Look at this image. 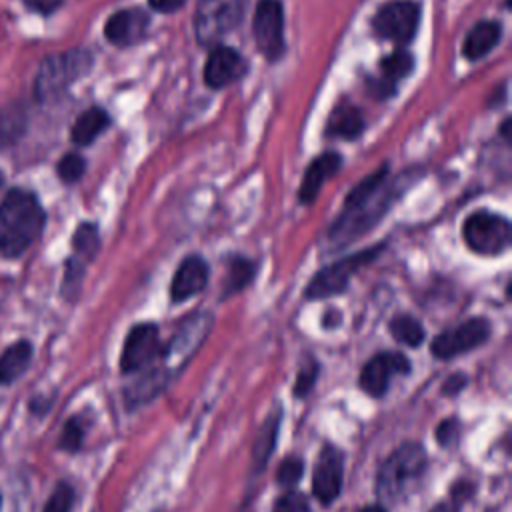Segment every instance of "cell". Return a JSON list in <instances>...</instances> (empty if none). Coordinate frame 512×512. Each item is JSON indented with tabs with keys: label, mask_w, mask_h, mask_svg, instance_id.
<instances>
[{
	"label": "cell",
	"mask_w": 512,
	"mask_h": 512,
	"mask_svg": "<svg viewBox=\"0 0 512 512\" xmlns=\"http://www.w3.org/2000/svg\"><path fill=\"white\" fill-rule=\"evenodd\" d=\"M462 238L472 252L480 256H496L510 246L512 226L502 214L478 210L466 218Z\"/></svg>",
	"instance_id": "6"
},
{
	"label": "cell",
	"mask_w": 512,
	"mask_h": 512,
	"mask_svg": "<svg viewBox=\"0 0 512 512\" xmlns=\"http://www.w3.org/2000/svg\"><path fill=\"white\" fill-rule=\"evenodd\" d=\"M64 0H24L26 8L32 10V12H38L42 16H48L52 14L54 10H58L62 6Z\"/></svg>",
	"instance_id": "36"
},
{
	"label": "cell",
	"mask_w": 512,
	"mask_h": 512,
	"mask_svg": "<svg viewBox=\"0 0 512 512\" xmlns=\"http://www.w3.org/2000/svg\"><path fill=\"white\" fill-rule=\"evenodd\" d=\"M428 512H458V504L454 502V500H450V502H438L432 510H428Z\"/></svg>",
	"instance_id": "39"
},
{
	"label": "cell",
	"mask_w": 512,
	"mask_h": 512,
	"mask_svg": "<svg viewBox=\"0 0 512 512\" xmlns=\"http://www.w3.org/2000/svg\"><path fill=\"white\" fill-rule=\"evenodd\" d=\"M280 420H282V412H280V410H274V412L266 418V422L260 426V430H258L256 438H254V446H252V466H254V472H256V474H260V472L266 468V464H268V460H270V456H272V452H274V448H276L278 430H280Z\"/></svg>",
	"instance_id": "21"
},
{
	"label": "cell",
	"mask_w": 512,
	"mask_h": 512,
	"mask_svg": "<svg viewBox=\"0 0 512 512\" xmlns=\"http://www.w3.org/2000/svg\"><path fill=\"white\" fill-rule=\"evenodd\" d=\"M342 166V158L336 152H324L320 156H316L302 178L300 190H298V200L302 204H312L320 192V188L324 186V182L328 178H332Z\"/></svg>",
	"instance_id": "18"
},
{
	"label": "cell",
	"mask_w": 512,
	"mask_h": 512,
	"mask_svg": "<svg viewBox=\"0 0 512 512\" xmlns=\"http://www.w3.org/2000/svg\"><path fill=\"white\" fill-rule=\"evenodd\" d=\"M402 178H392L388 166L360 180L346 196L340 216L328 230V238L336 246H344L374 228L402 194Z\"/></svg>",
	"instance_id": "2"
},
{
	"label": "cell",
	"mask_w": 512,
	"mask_h": 512,
	"mask_svg": "<svg viewBox=\"0 0 512 512\" xmlns=\"http://www.w3.org/2000/svg\"><path fill=\"white\" fill-rule=\"evenodd\" d=\"M84 170H86L84 158H82L80 154H74V152L64 154V156L60 158V162H58V176H60V180L66 182V184H72V182L80 180L82 174H84Z\"/></svg>",
	"instance_id": "30"
},
{
	"label": "cell",
	"mask_w": 512,
	"mask_h": 512,
	"mask_svg": "<svg viewBox=\"0 0 512 512\" xmlns=\"http://www.w3.org/2000/svg\"><path fill=\"white\" fill-rule=\"evenodd\" d=\"M252 34L260 54L268 62H276L286 52L284 40V8L280 0H260L254 18H252Z\"/></svg>",
	"instance_id": "9"
},
{
	"label": "cell",
	"mask_w": 512,
	"mask_h": 512,
	"mask_svg": "<svg viewBox=\"0 0 512 512\" xmlns=\"http://www.w3.org/2000/svg\"><path fill=\"white\" fill-rule=\"evenodd\" d=\"M150 16L140 8H124L114 12L104 24V36L110 44L118 48H128L138 44L148 30Z\"/></svg>",
	"instance_id": "16"
},
{
	"label": "cell",
	"mask_w": 512,
	"mask_h": 512,
	"mask_svg": "<svg viewBox=\"0 0 512 512\" xmlns=\"http://www.w3.org/2000/svg\"><path fill=\"white\" fill-rule=\"evenodd\" d=\"M460 436V424L456 418H448V420H442L436 428V442L446 448V446H452Z\"/></svg>",
	"instance_id": "35"
},
{
	"label": "cell",
	"mask_w": 512,
	"mask_h": 512,
	"mask_svg": "<svg viewBox=\"0 0 512 512\" xmlns=\"http://www.w3.org/2000/svg\"><path fill=\"white\" fill-rule=\"evenodd\" d=\"M256 274V264L244 256H232L228 260V274L222 288V298H228L240 290H244Z\"/></svg>",
	"instance_id": "24"
},
{
	"label": "cell",
	"mask_w": 512,
	"mask_h": 512,
	"mask_svg": "<svg viewBox=\"0 0 512 512\" xmlns=\"http://www.w3.org/2000/svg\"><path fill=\"white\" fill-rule=\"evenodd\" d=\"M72 246L76 256H80V260H92L100 248V236H98V228L92 222H84L76 228L74 238H72Z\"/></svg>",
	"instance_id": "28"
},
{
	"label": "cell",
	"mask_w": 512,
	"mask_h": 512,
	"mask_svg": "<svg viewBox=\"0 0 512 512\" xmlns=\"http://www.w3.org/2000/svg\"><path fill=\"white\" fill-rule=\"evenodd\" d=\"M92 66V54L84 48H72L46 56L34 78V98L48 102L58 98L72 82L84 76Z\"/></svg>",
	"instance_id": "5"
},
{
	"label": "cell",
	"mask_w": 512,
	"mask_h": 512,
	"mask_svg": "<svg viewBox=\"0 0 512 512\" xmlns=\"http://www.w3.org/2000/svg\"><path fill=\"white\" fill-rule=\"evenodd\" d=\"M72 502H74V490L70 484L60 482L54 492L50 494L44 512H70L72 510Z\"/></svg>",
	"instance_id": "31"
},
{
	"label": "cell",
	"mask_w": 512,
	"mask_h": 512,
	"mask_svg": "<svg viewBox=\"0 0 512 512\" xmlns=\"http://www.w3.org/2000/svg\"><path fill=\"white\" fill-rule=\"evenodd\" d=\"M108 124H110V116L102 108L92 106V108L84 110L74 120L72 130H70V138L78 146H88L108 128Z\"/></svg>",
	"instance_id": "22"
},
{
	"label": "cell",
	"mask_w": 512,
	"mask_h": 512,
	"mask_svg": "<svg viewBox=\"0 0 512 512\" xmlns=\"http://www.w3.org/2000/svg\"><path fill=\"white\" fill-rule=\"evenodd\" d=\"M500 36H502V26L498 22L482 20V22L474 24L470 28V32L466 34L462 52L470 62L480 60L500 42Z\"/></svg>",
	"instance_id": "19"
},
{
	"label": "cell",
	"mask_w": 512,
	"mask_h": 512,
	"mask_svg": "<svg viewBox=\"0 0 512 512\" xmlns=\"http://www.w3.org/2000/svg\"><path fill=\"white\" fill-rule=\"evenodd\" d=\"M272 512H310V504L302 492L286 490L282 496L276 498Z\"/></svg>",
	"instance_id": "32"
},
{
	"label": "cell",
	"mask_w": 512,
	"mask_h": 512,
	"mask_svg": "<svg viewBox=\"0 0 512 512\" xmlns=\"http://www.w3.org/2000/svg\"><path fill=\"white\" fill-rule=\"evenodd\" d=\"M208 264L202 256L190 254L176 268L170 282V298L172 302H184L194 294L202 292L208 282Z\"/></svg>",
	"instance_id": "17"
},
{
	"label": "cell",
	"mask_w": 512,
	"mask_h": 512,
	"mask_svg": "<svg viewBox=\"0 0 512 512\" xmlns=\"http://www.w3.org/2000/svg\"><path fill=\"white\" fill-rule=\"evenodd\" d=\"M246 70H248V64L242 58V54H238L230 46L216 44L212 46L204 64V82L206 86L220 90L240 80L246 74Z\"/></svg>",
	"instance_id": "15"
},
{
	"label": "cell",
	"mask_w": 512,
	"mask_h": 512,
	"mask_svg": "<svg viewBox=\"0 0 512 512\" xmlns=\"http://www.w3.org/2000/svg\"><path fill=\"white\" fill-rule=\"evenodd\" d=\"M360 512H388L384 506H366Z\"/></svg>",
	"instance_id": "40"
},
{
	"label": "cell",
	"mask_w": 512,
	"mask_h": 512,
	"mask_svg": "<svg viewBox=\"0 0 512 512\" xmlns=\"http://www.w3.org/2000/svg\"><path fill=\"white\" fill-rule=\"evenodd\" d=\"M160 334L158 326L152 322H140L130 328L124 338L120 352V370L124 374H134L146 368L156 354L160 352Z\"/></svg>",
	"instance_id": "12"
},
{
	"label": "cell",
	"mask_w": 512,
	"mask_h": 512,
	"mask_svg": "<svg viewBox=\"0 0 512 512\" xmlns=\"http://www.w3.org/2000/svg\"><path fill=\"white\" fill-rule=\"evenodd\" d=\"M344 480V454L334 444H324L312 470V492L322 504L340 496Z\"/></svg>",
	"instance_id": "13"
},
{
	"label": "cell",
	"mask_w": 512,
	"mask_h": 512,
	"mask_svg": "<svg viewBox=\"0 0 512 512\" xmlns=\"http://www.w3.org/2000/svg\"><path fill=\"white\" fill-rule=\"evenodd\" d=\"M32 360V344L18 340L0 354V384L14 382Z\"/></svg>",
	"instance_id": "23"
},
{
	"label": "cell",
	"mask_w": 512,
	"mask_h": 512,
	"mask_svg": "<svg viewBox=\"0 0 512 512\" xmlns=\"http://www.w3.org/2000/svg\"><path fill=\"white\" fill-rule=\"evenodd\" d=\"M244 0H198L194 34L200 46H216L242 20Z\"/></svg>",
	"instance_id": "7"
},
{
	"label": "cell",
	"mask_w": 512,
	"mask_h": 512,
	"mask_svg": "<svg viewBox=\"0 0 512 512\" xmlns=\"http://www.w3.org/2000/svg\"><path fill=\"white\" fill-rule=\"evenodd\" d=\"M44 220L38 198L28 190L12 188L0 202V256L24 254L42 234Z\"/></svg>",
	"instance_id": "3"
},
{
	"label": "cell",
	"mask_w": 512,
	"mask_h": 512,
	"mask_svg": "<svg viewBox=\"0 0 512 512\" xmlns=\"http://www.w3.org/2000/svg\"><path fill=\"white\" fill-rule=\"evenodd\" d=\"M408 372H410V360L404 354L380 352L364 364L358 384L368 396L380 398L386 394L390 378L394 374H408Z\"/></svg>",
	"instance_id": "14"
},
{
	"label": "cell",
	"mask_w": 512,
	"mask_h": 512,
	"mask_svg": "<svg viewBox=\"0 0 512 512\" xmlns=\"http://www.w3.org/2000/svg\"><path fill=\"white\" fill-rule=\"evenodd\" d=\"M2 180H4V178H2V172H0V186H2Z\"/></svg>",
	"instance_id": "41"
},
{
	"label": "cell",
	"mask_w": 512,
	"mask_h": 512,
	"mask_svg": "<svg viewBox=\"0 0 512 512\" xmlns=\"http://www.w3.org/2000/svg\"><path fill=\"white\" fill-rule=\"evenodd\" d=\"M382 250H384V244H376L372 248L350 254L342 260H336L330 266H324L322 270H318L312 276V280L308 282V286L304 290V296L308 300H320V298H330V296L344 292L350 284L352 274H356L362 266L376 260Z\"/></svg>",
	"instance_id": "8"
},
{
	"label": "cell",
	"mask_w": 512,
	"mask_h": 512,
	"mask_svg": "<svg viewBox=\"0 0 512 512\" xmlns=\"http://www.w3.org/2000/svg\"><path fill=\"white\" fill-rule=\"evenodd\" d=\"M428 466L426 450L418 442H404L380 466L376 476V494L386 502H396L412 490Z\"/></svg>",
	"instance_id": "4"
},
{
	"label": "cell",
	"mask_w": 512,
	"mask_h": 512,
	"mask_svg": "<svg viewBox=\"0 0 512 512\" xmlns=\"http://www.w3.org/2000/svg\"><path fill=\"white\" fill-rule=\"evenodd\" d=\"M466 374H452L446 382H444V386H442V392L446 394V396H456L464 386H466Z\"/></svg>",
	"instance_id": "38"
},
{
	"label": "cell",
	"mask_w": 512,
	"mask_h": 512,
	"mask_svg": "<svg viewBox=\"0 0 512 512\" xmlns=\"http://www.w3.org/2000/svg\"><path fill=\"white\" fill-rule=\"evenodd\" d=\"M302 472H304V462L300 458L296 456L284 458L276 470V482L284 488H292L300 482Z\"/></svg>",
	"instance_id": "29"
},
{
	"label": "cell",
	"mask_w": 512,
	"mask_h": 512,
	"mask_svg": "<svg viewBox=\"0 0 512 512\" xmlns=\"http://www.w3.org/2000/svg\"><path fill=\"white\" fill-rule=\"evenodd\" d=\"M82 438H84L82 422L78 418H70L60 436V448L68 452H76L82 446Z\"/></svg>",
	"instance_id": "34"
},
{
	"label": "cell",
	"mask_w": 512,
	"mask_h": 512,
	"mask_svg": "<svg viewBox=\"0 0 512 512\" xmlns=\"http://www.w3.org/2000/svg\"><path fill=\"white\" fill-rule=\"evenodd\" d=\"M380 70L384 78L394 84L406 78L414 70V56L404 48H396L394 52H390L380 60Z\"/></svg>",
	"instance_id": "27"
},
{
	"label": "cell",
	"mask_w": 512,
	"mask_h": 512,
	"mask_svg": "<svg viewBox=\"0 0 512 512\" xmlns=\"http://www.w3.org/2000/svg\"><path fill=\"white\" fill-rule=\"evenodd\" d=\"M26 128L24 112L16 106H0V148L14 144Z\"/></svg>",
	"instance_id": "26"
},
{
	"label": "cell",
	"mask_w": 512,
	"mask_h": 512,
	"mask_svg": "<svg viewBox=\"0 0 512 512\" xmlns=\"http://www.w3.org/2000/svg\"><path fill=\"white\" fill-rule=\"evenodd\" d=\"M366 120L362 112L352 106V104H340L332 110L328 124H326V134L334 138H344V140H354L364 132Z\"/></svg>",
	"instance_id": "20"
},
{
	"label": "cell",
	"mask_w": 512,
	"mask_h": 512,
	"mask_svg": "<svg viewBox=\"0 0 512 512\" xmlns=\"http://www.w3.org/2000/svg\"><path fill=\"white\" fill-rule=\"evenodd\" d=\"M388 328H390V334L396 342H400L404 346H410V348H418L426 338V332H424L420 320H416L410 314H396L390 320Z\"/></svg>",
	"instance_id": "25"
},
{
	"label": "cell",
	"mask_w": 512,
	"mask_h": 512,
	"mask_svg": "<svg viewBox=\"0 0 512 512\" xmlns=\"http://www.w3.org/2000/svg\"><path fill=\"white\" fill-rule=\"evenodd\" d=\"M212 328V314L198 310L192 316L184 318L174 332V336L160 346L156 358L142 368L144 374L130 388H126V404L136 408L140 404L156 398L194 358L198 348L204 344Z\"/></svg>",
	"instance_id": "1"
},
{
	"label": "cell",
	"mask_w": 512,
	"mask_h": 512,
	"mask_svg": "<svg viewBox=\"0 0 512 512\" xmlns=\"http://www.w3.org/2000/svg\"><path fill=\"white\" fill-rule=\"evenodd\" d=\"M148 4L152 10H156L160 14H172V12L180 10L186 4V0H148Z\"/></svg>",
	"instance_id": "37"
},
{
	"label": "cell",
	"mask_w": 512,
	"mask_h": 512,
	"mask_svg": "<svg viewBox=\"0 0 512 512\" xmlns=\"http://www.w3.org/2000/svg\"><path fill=\"white\" fill-rule=\"evenodd\" d=\"M318 362L314 360H308L304 362V366L298 370V376H296V382H294V396L296 398H302L306 396L314 384H316V378H318Z\"/></svg>",
	"instance_id": "33"
},
{
	"label": "cell",
	"mask_w": 512,
	"mask_h": 512,
	"mask_svg": "<svg viewBox=\"0 0 512 512\" xmlns=\"http://www.w3.org/2000/svg\"><path fill=\"white\" fill-rule=\"evenodd\" d=\"M490 334L492 324L482 316H474L454 326L452 330L438 334L430 344V354L436 356L438 360H448L482 346L490 338Z\"/></svg>",
	"instance_id": "11"
},
{
	"label": "cell",
	"mask_w": 512,
	"mask_h": 512,
	"mask_svg": "<svg viewBox=\"0 0 512 512\" xmlns=\"http://www.w3.org/2000/svg\"><path fill=\"white\" fill-rule=\"evenodd\" d=\"M420 8L410 0H394L380 6L372 18V30L378 38L394 44H408L418 28Z\"/></svg>",
	"instance_id": "10"
}]
</instances>
